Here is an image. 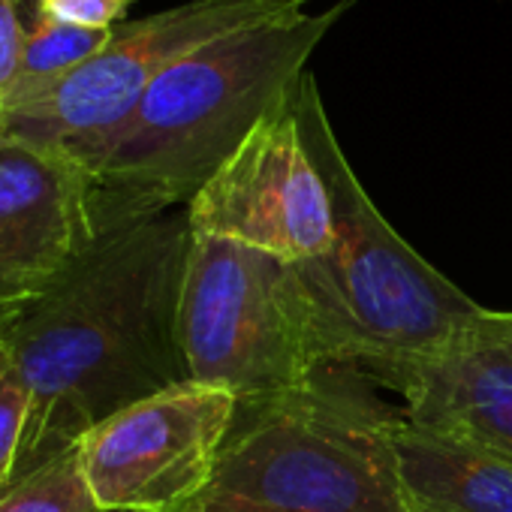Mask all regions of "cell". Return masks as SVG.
Masks as SVG:
<instances>
[{
    "instance_id": "1",
    "label": "cell",
    "mask_w": 512,
    "mask_h": 512,
    "mask_svg": "<svg viewBox=\"0 0 512 512\" xmlns=\"http://www.w3.org/2000/svg\"><path fill=\"white\" fill-rule=\"evenodd\" d=\"M94 220L91 241L25 311L0 326L31 389L13 479L76 446L124 407L190 383L178 344L193 235L187 208L94 211Z\"/></svg>"
},
{
    "instance_id": "2",
    "label": "cell",
    "mask_w": 512,
    "mask_h": 512,
    "mask_svg": "<svg viewBox=\"0 0 512 512\" xmlns=\"http://www.w3.org/2000/svg\"><path fill=\"white\" fill-rule=\"evenodd\" d=\"M293 109L335 223L326 253L284 269L290 317L311 368L440 356L485 308L425 263L377 211L341 151L311 73L293 85Z\"/></svg>"
},
{
    "instance_id": "3",
    "label": "cell",
    "mask_w": 512,
    "mask_h": 512,
    "mask_svg": "<svg viewBox=\"0 0 512 512\" xmlns=\"http://www.w3.org/2000/svg\"><path fill=\"white\" fill-rule=\"evenodd\" d=\"M356 0L293 10L220 37L172 64L94 154V211L187 208L278 100Z\"/></svg>"
},
{
    "instance_id": "4",
    "label": "cell",
    "mask_w": 512,
    "mask_h": 512,
    "mask_svg": "<svg viewBox=\"0 0 512 512\" xmlns=\"http://www.w3.org/2000/svg\"><path fill=\"white\" fill-rule=\"evenodd\" d=\"M356 365L235 398L208 485L181 512H410L389 407Z\"/></svg>"
},
{
    "instance_id": "5",
    "label": "cell",
    "mask_w": 512,
    "mask_h": 512,
    "mask_svg": "<svg viewBox=\"0 0 512 512\" xmlns=\"http://www.w3.org/2000/svg\"><path fill=\"white\" fill-rule=\"evenodd\" d=\"M308 4L311 0H187L121 22L100 55L43 97L0 115V136L64 154L85 169L172 64L247 25L308 10Z\"/></svg>"
},
{
    "instance_id": "6",
    "label": "cell",
    "mask_w": 512,
    "mask_h": 512,
    "mask_svg": "<svg viewBox=\"0 0 512 512\" xmlns=\"http://www.w3.org/2000/svg\"><path fill=\"white\" fill-rule=\"evenodd\" d=\"M287 263L214 235H190L178 302V344L190 383L266 398L311 368L284 293Z\"/></svg>"
},
{
    "instance_id": "7",
    "label": "cell",
    "mask_w": 512,
    "mask_h": 512,
    "mask_svg": "<svg viewBox=\"0 0 512 512\" xmlns=\"http://www.w3.org/2000/svg\"><path fill=\"white\" fill-rule=\"evenodd\" d=\"M235 395L181 383L124 407L79 440L103 512H181L211 479Z\"/></svg>"
},
{
    "instance_id": "8",
    "label": "cell",
    "mask_w": 512,
    "mask_h": 512,
    "mask_svg": "<svg viewBox=\"0 0 512 512\" xmlns=\"http://www.w3.org/2000/svg\"><path fill=\"white\" fill-rule=\"evenodd\" d=\"M190 229L263 250L281 263L326 253L335 238L329 190L311 160L293 88L187 205Z\"/></svg>"
},
{
    "instance_id": "9",
    "label": "cell",
    "mask_w": 512,
    "mask_h": 512,
    "mask_svg": "<svg viewBox=\"0 0 512 512\" xmlns=\"http://www.w3.org/2000/svg\"><path fill=\"white\" fill-rule=\"evenodd\" d=\"M94 181L70 157L0 136V326L91 241Z\"/></svg>"
},
{
    "instance_id": "10",
    "label": "cell",
    "mask_w": 512,
    "mask_h": 512,
    "mask_svg": "<svg viewBox=\"0 0 512 512\" xmlns=\"http://www.w3.org/2000/svg\"><path fill=\"white\" fill-rule=\"evenodd\" d=\"M359 371L398 392L410 422L512 452V314L485 311L440 356Z\"/></svg>"
},
{
    "instance_id": "11",
    "label": "cell",
    "mask_w": 512,
    "mask_h": 512,
    "mask_svg": "<svg viewBox=\"0 0 512 512\" xmlns=\"http://www.w3.org/2000/svg\"><path fill=\"white\" fill-rule=\"evenodd\" d=\"M392 446L410 512H512V452L398 413Z\"/></svg>"
},
{
    "instance_id": "12",
    "label": "cell",
    "mask_w": 512,
    "mask_h": 512,
    "mask_svg": "<svg viewBox=\"0 0 512 512\" xmlns=\"http://www.w3.org/2000/svg\"><path fill=\"white\" fill-rule=\"evenodd\" d=\"M109 37H112V28L109 31L79 28V25H67V22L40 16L37 25L28 31L19 76L13 82L10 100L0 115H7L31 100L43 97L46 91H52L58 82H64L70 73H76L82 64H88L94 55H100L106 49Z\"/></svg>"
},
{
    "instance_id": "13",
    "label": "cell",
    "mask_w": 512,
    "mask_h": 512,
    "mask_svg": "<svg viewBox=\"0 0 512 512\" xmlns=\"http://www.w3.org/2000/svg\"><path fill=\"white\" fill-rule=\"evenodd\" d=\"M0 512H103L85 479L79 443L0 488Z\"/></svg>"
},
{
    "instance_id": "14",
    "label": "cell",
    "mask_w": 512,
    "mask_h": 512,
    "mask_svg": "<svg viewBox=\"0 0 512 512\" xmlns=\"http://www.w3.org/2000/svg\"><path fill=\"white\" fill-rule=\"evenodd\" d=\"M31 419V389L10 353V347L0 338V488L13 479L22 440Z\"/></svg>"
},
{
    "instance_id": "15",
    "label": "cell",
    "mask_w": 512,
    "mask_h": 512,
    "mask_svg": "<svg viewBox=\"0 0 512 512\" xmlns=\"http://www.w3.org/2000/svg\"><path fill=\"white\" fill-rule=\"evenodd\" d=\"M136 0H37V16L58 19L79 28L109 31L121 25Z\"/></svg>"
},
{
    "instance_id": "16",
    "label": "cell",
    "mask_w": 512,
    "mask_h": 512,
    "mask_svg": "<svg viewBox=\"0 0 512 512\" xmlns=\"http://www.w3.org/2000/svg\"><path fill=\"white\" fill-rule=\"evenodd\" d=\"M28 28L22 25L19 0H0V112H4L13 82L19 76Z\"/></svg>"
}]
</instances>
